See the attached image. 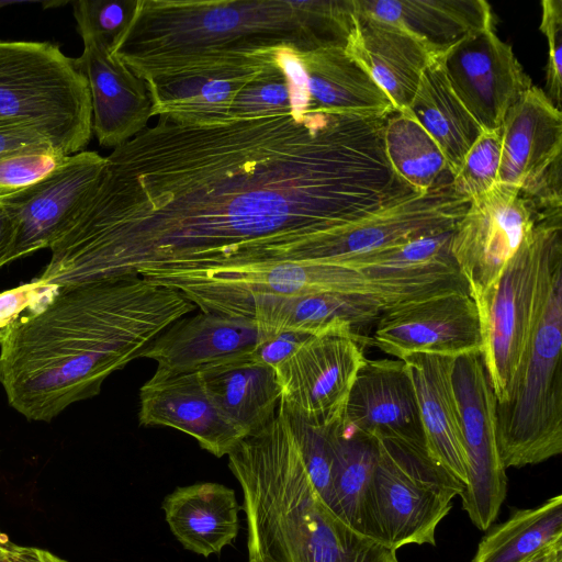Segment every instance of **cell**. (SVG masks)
Returning <instances> with one entry per match:
<instances>
[{
	"label": "cell",
	"mask_w": 562,
	"mask_h": 562,
	"mask_svg": "<svg viewBox=\"0 0 562 562\" xmlns=\"http://www.w3.org/2000/svg\"><path fill=\"white\" fill-rule=\"evenodd\" d=\"M312 337L315 336L301 331H284L262 341L257 346L254 355L263 363L276 368Z\"/></svg>",
	"instance_id": "40"
},
{
	"label": "cell",
	"mask_w": 562,
	"mask_h": 562,
	"mask_svg": "<svg viewBox=\"0 0 562 562\" xmlns=\"http://www.w3.org/2000/svg\"><path fill=\"white\" fill-rule=\"evenodd\" d=\"M384 311L382 301L373 295L324 292L256 296L237 317L254 319L267 339L284 331H301L315 337H347L362 345L371 340L359 334L360 328L378 321Z\"/></svg>",
	"instance_id": "17"
},
{
	"label": "cell",
	"mask_w": 562,
	"mask_h": 562,
	"mask_svg": "<svg viewBox=\"0 0 562 562\" xmlns=\"http://www.w3.org/2000/svg\"><path fill=\"white\" fill-rule=\"evenodd\" d=\"M469 204L451 183L436 187L324 234L310 248L306 261L339 262L451 231Z\"/></svg>",
	"instance_id": "12"
},
{
	"label": "cell",
	"mask_w": 562,
	"mask_h": 562,
	"mask_svg": "<svg viewBox=\"0 0 562 562\" xmlns=\"http://www.w3.org/2000/svg\"><path fill=\"white\" fill-rule=\"evenodd\" d=\"M539 214L518 188L499 182L470 200L453 228L451 252L471 295L497 281L531 236Z\"/></svg>",
	"instance_id": "10"
},
{
	"label": "cell",
	"mask_w": 562,
	"mask_h": 562,
	"mask_svg": "<svg viewBox=\"0 0 562 562\" xmlns=\"http://www.w3.org/2000/svg\"><path fill=\"white\" fill-rule=\"evenodd\" d=\"M400 360L415 389L429 457L465 485L467 460L452 382L456 358L415 352Z\"/></svg>",
	"instance_id": "23"
},
{
	"label": "cell",
	"mask_w": 562,
	"mask_h": 562,
	"mask_svg": "<svg viewBox=\"0 0 562 562\" xmlns=\"http://www.w3.org/2000/svg\"><path fill=\"white\" fill-rule=\"evenodd\" d=\"M243 494L248 562H398L338 518L306 472L283 413L227 454Z\"/></svg>",
	"instance_id": "4"
},
{
	"label": "cell",
	"mask_w": 562,
	"mask_h": 562,
	"mask_svg": "<svg viewBox=\"0 0 562 562\" xmlns=\"http://www.w3.org/2000/svg\"><path fill=\"white\" fill-rule=\"evenodd\" d=\"M266 339L251 318L200 311L169 325L142 357L155 360L158 371L189 373L231 357L251 353Z\"/></svg>",
	"instance_id": "20"
},
{
	"label": "cell",
	"mask_w": 562,
	"mask_h": 562,
	"mask_svg": "<svg viewBox=\"0 0 562 562\" xmlns=\"http://www.w3.org/2000/svg\"><path fill=\"white\" fill-rule=\"evenodd\" d=\"M105 164L97 151L66 156L40 181L0 202L15 225L13 260L50 248L88 204Z\"/></svg>",
	"instance_id": "13"
},
{
	"label": "cell",
	"mask_w": 562,
	"mask_h": 562,
	"mask_svg": "<svg viewBox=\"0 0 562 562\" xmlns=\"http://www.w3.org/2000/svg\"><path fill=\"white\" fill-rule=\"evenodd\" d=\"M169 528L184 549L203 557L220 553L237 537L235 491L220 483L177 487L162 502Z\"/></svg>",
	"instance_id": "28"
},
{
	"label": "cell",
	"mask_w": 562,
	"mask_h": 562,
	"mask_svg": "<svg viewBox=\"0 0 562 562\" xmlns=\"http://www.w3.org/2000/svg\"><path fill=\"white\" fill-rule=\"evenodd\" d=\"M54 289L40 280L0 292V329L34 305L43 295Z\"/></svg>",
	"instance_id": "39"
},
{
	"label": "cell",
	"mask_w": 562,
	"mask_h": 562,
	"mask_svg": "<svg viewBox=\"0 0 562 562\" xmlns=\"http://www.w3.org/2000/svg\"><path fill=\"white\" fill-rule=\"evenodd\" d=\"M442 151L451 176L482 133L481 126L452 91L439 57L425 69L408 110Z\"/></svg>",
	"instance_id": "29"
},
{
	"label": "cell",
	"mask_w": 562,
	"mask_h": 562,
	"mask_svg": "<svg viewBox=\"0 0 562 562\" xmlns=\"http://www.w3.org/2000/svg\"><path fill=\"white\" fill-rule=\"evenodd\" d=\"M137 0H79L72 3L80 36H95L110 45L123 33Z\"/></svg>",
	"instance_id": "35"
},
{
	"label": "cell",
	"mask_w": 562,
	"mask_h": 562,
	"mask_svg": "<svg viewBox=\"0 0 562 562\" xmlns=\"http://www.w3.org/2000/svg\"><path fill=\"white\" fill-rule=\"evenodd\" d=\"M11 543L8 536L0 530V551L8 549Z\"/></svg>",
	"instance_id": "45"
},
{
	"label": "cell",
	"mask_w": 562,
	"mask_h": 562,
	"mask_svg": "<svg viewBox=\"0 0 562 562\" xmlns=\"http://www.w3.org/2000/svg\"><path fill=\"white\" fill-rule=\"evenodd\" d=\"M342 419L378 440H397L426 449L415 389L402 360L366 359Z\"/></svg>",
	"instance_id": "19"
},
{
	"label": "cell",
	"mask_w": 562,
	"mask_h": 562,
	"mask_svg": "<svg viewBox=\"0 0 562 562\" xmlns=\"http://www.w3.org/2000/svg\"><path fill=\"white\" fill-rule=\"evenodd\" d=\"M331 451V492L328 508L364 535V504L379 454L378 439L342 418L327 428Z\"/></svg>",
	"instance_id": "30"
},
{
	"label": "cell",
	"mask_w": 562,
	"mask_h": 562,
	"mask_svg": "<svg viewBox=\"0 0 562 562\" xmlns=\"http://www.w3.org/2000/svg\"><path fill=\"white\" fill-rule=\"evenodd\" d=\"M539 30L546 36L549 55L546 66V95L561 111L562 90V0L541 1Z\"/></svg>",
	"instance_id": "38"
},
{
	"label": "cell",
	"mask_w": 562,
	"mask_h": 562,
	"mask_svg": "<svg viewBox=\"0 0 562 562\" xmlns=\"http://www.w3.org/2000/svg\"><path fill=\"white\" fill-rule=\"evenodd\" d=\"M291 110L289 88L278 66L249 82L234 99L231 117H254Z\"/></svg>",
	"instance_id": "36"
},
{
	"label": "cell",
	"mask_w": 562,
	"mask_h": 562,
	"mask_svg": "<svg viewBox=\"0 0 562 562\" xmlns=\"http://www.w3.org/2000/svg\"><path fill=\"white\" fill-rule=\"evenodd\" d=\"M0 121L34 130L66 156L82 151L92 106L76 58L49 42L0 41Z\"/></svg>",
	"instance_id": "7"
},
{
	"label": "cell",
	"mask_w": 562,
	"mask_h": 562,
	"mask_svg": "<svg viewBox=\"0 0 562 562\" xmlns=\"http://www.w3.org/2000/svg\"><path fill=\"white\" fill-rule=\"evenodd\" d=\"M439 59L452 91L483 131L499 130L509 109L532 86L494 24Z\"/></svg>",
	"instance_id": "14"
},
{
	"label": "cell",
	"mask_w": 562,
	"mask_h": 562,
	"mask_svg": "<svg viewBox=\"0 0 562 562\" xmlns=\"http://www.w3.org/2000/svg\"><path fill=\"white\" fill-rule=\"evenodd\" d=\"M76 64L85 75L92 106V131L104 147H117L146 128L153 103L146 83L95 36H81Z\"/></svg>",
	"instance_id": "18"
},
{
	"label": "cell",
	"mask_w": 562,
	"mask_h": 562,
	"mask_svg": "<svg viewBox=\"0 0 562 562\" xmlns=\"http://www.w3.org/2000/svg\"><path fill=\"white\" fill-rule=\"evenodd\" d=\"M562 258L550 272L530 348L509 398L497 403L503 465L542 463L562 452Z\"/></svg>",
	"instance_id": "6"
},
{
	"label": "cell",
	"mask_w": 562,
	"mask_h": 562,
	"mask_svg": "<svg viewBox=\"0 0 562 562\" xmlns=\"http://www.w3.org/2000/svg\"><path fill=\"white\" fill-rule=\"evenodd\" d=\"M10 562H67L47 550L22 547L12 543L9 550Z\"/></svg>",
	"instance_id": "43"
},
{
	"label": "cell",
	"mask_w": 562,
	"mask_h": 562,
	"mask_svg": "<svg viewBox=\"0 0 562 562\" xmlns=\"http://www.w3.org/2000/svg\"><path fill=\"white\" fill-rule=\"evenodd\" d=\"M65 158L66 155L52 146L0 154V202L40 181Z\"/></svg>",
	"instance_id": "34"
},
{
	"label": "cell",
	"mask_w": 562,
	"mask_h": 562,
	"mask_svg": "<svg viewBox=\"0 0 562 562\" xmlns=\"http://www.w3.org/2000/svg\"><path fill=\"white\" fill-rule=\"evenodd\" d=\"M10 547L8 549H4V550L0 551V562H10L9 561V550H10Z\"/></svg>",
	"instance_id": "46"
},
{
	"label": "cell",
	"mask_w": 562,
	"mask_h": 562,
	"mask_svg": "<svg viewBox=\"0 0 562 562\" xmlns=\"http://www.w3.org/2000/svg\"><path fill=\"white\" fill-rule=\"evenodd\" d=\"M195 308L143 277L54 289L43 305L0 329V384L8 403L29 420H53L98 395L108 376Z\"/></svg>",
	"instance_id": "2"
},
{
	"label": "cell",
	"mask_w": 562,
	"mask_h": 562,
	"mask_svg": "<svg viewBox=\"0 0 562 562\" xmlns=\"http://www.w3.org/2000/svg\"><path fill=\"white\" fill-rule=\"evenodd\" d=\"M280 412L288 419L312 484L328 506L331 492L333 460L327 428L311 426L282 411Z\"/></svg>",
	"instance_id": "37"
},
{
	"label": "cell",
	"mask_w": 562,
	"mask_h": 562,
	"mask_svg": "<svg viewBox=\"0 0 562 562\" xmlns=\"http://www.w3.org/2000/svg\"><path fill=\"white\" fill-rule=\"evenodd\" d=\"M364 504V535L397 551L436 544V528L464 484L426 449L382 439Z\"/></svg>",
	"instance_id": "8"
},
{
	"label": "cell",
	"mask_w": 562,
	"mask_h": 562,
	"mask_svg": "<svg viewBox=\"0 0 562 562\" xmlns=\"http://www.w3.org/2000/svg\"><path fill=\"white\" fill-rule=\"evenodd\" d=\"M138 420L142 426L178 429L217 458L227 456L247 436L217 407L198 372L156 370L139 389Z\"/></svg>",
	"instance_id": "16"
},
{
	"label": "cell",
	"mask_w": 562,
	"mask_h": 562,
	"mask_svg": "<svg viewBox=\"0 0 562 562\" xmlns=\"http://www.w3.org/2000/svg\"><path fill=\"white\" fill-rule=\"evenodd\" d=\"M15 225L12 216L0 203V269L13 261Z\"/></svg>",
	"instance_id": "42"
},
{
	"label": "cell",
	"mask_w": 562,
	"mask_h": 562,
	"mask_svg": "<svg viewBox=\"0 0 562 562\" xmlns=\"http://www.w3.org/2000/svg\"><path fill=\"white\" fill-rule=\"evenodd\" d=\"M562 258V209L539 214L531 236L497 281L472 294L481 353L497 403L506 402L530 348L554 263Z\"/></svg>",
	"instance_id": "5"
},
{
	"label": "cell",
	"mask_w": 562,
	"mask_h": 562,
	"mask_svg": "<svg viewBox=\"0 0 562 562\" xmlns=\"http://www.w3.org/2000/svg\"><path fill=\"white\" fill-rule=\"evenodd\" d=\"M488 529L472 562H525L562 541V495L533 508L516 509L507 520Z\"/></svg>",
	"instance_id": "31"
},
{
	"label": "cell",
	"mask_w": 562,
	"mask_h": 562,
	"mask_svg": "<svg viewBox=\"0 0 562 562\" xmlns=\"http://www.w3.org/2000/svg\"><path fill=\"white\" fill-rule=\"evenodd\" d=\"M501 139L498 182L526 193L562 159V113L531 86L507 112Z\"/></svg>",
	"instance_id": "22"
},
{
	"label": "cell",
	"mask_w": 562,
	"mask_h": 562,
	"mask_svg": "<svg viewBox=\"0 0 562 562\" xmlns=\"http://www.w3.org/2000/svg\"><path fill=\"white\" fill-rule=\"evenodd\" d=\"M196 372L217 407L246 435L261 429L277 415L281 390L276 370L254 352L221 360Z\"/></svg>",
	"instance_id": "27"
},
{
	"label": "cell",
	"mask_w": 562,
	"mask_h": 562,
	"mask_svg": "<svg viewBox=\"0 0 562 562\" xmlns=\"http://www.w3.org/2000/svg\"><path fill=\"white\" fill-rule=\"evenodd\" d=\"M306 74L310 109L359 117L396 112L389 94L346 48L296 53Z\"/></svg>",
	"instance_id": "26"
},
{
	"label": "cell",
	"mask_w": 562,
	"mask_h": 562,
	"mask_svg": "<svg viewBox=\"0 0 562 562\" xmlns=\"http://www.w3.org/2000/svg\"><path fill=\"white\" fill-rule=\"evenodd\" d=\"M384 146L394 172L417 193L451 183L442 151L412 115L395 112L387 116Z\"/></svg>",
	"instance_id": "32"
},
{
	"label": "cell",
	"mask_w": 562,
	"mask_h": 562,
	"mask_svg": "<svg viewBox=\"0 0 562 562\" xmlns=\"http://www.w3.org/2000/svg\"><path fill=\"white\" fill-rule=\"evenodd\" d=\"M355 7L406 31L434 57L493 25L491 5L484 0H355Z\"/></svg>",
	"instance_id": "25"
},
{
	"label": "cell",
	"mask_w": 562,
	"mask_h": 562,
	"mask_svg": "<svg viewBox=\"0 0 562 562\" xmlns=\"http://www.w3.org/2000/svg\"><path fill=\"white\" fill-rule=\"evenodd\" d=\"M347 52L389 94L396 112L405 113L434 57L406 31L356 11Z\"/></svg>",
	"instance_id": "24"
},
{
	"label": "cell",
	"mask_w": 562,
	"mask_h": 562,
	"mask_svg": "<svg viewBox=\"0 0 562 562\" xmlns=\"http://www.w3.org/2000/svg\"><path fill=\"white\" fill-rule=\"evenodd\" d=\"M371 344L398 360L415 352L458 358L481 351L475 302L470 293L451 292L385 310Z\"/></svg>",
	"instance_id": "15"
},
{
	"label": "cell",
	"mask_w": 562,
	"mask_h": 562,
	"mask_svg": "<svg viewBox=\"0 0 562 562\" xmlns=\"http://www.w3.org/2000/svg\"><path fill=\"white\" fill-rule=\"evenodd\" d=\"M501 154V128L482 131L452 176L454 192L471 200L490 191L498 183Z\"/></svg>",
	"instance_id": "33"
},
{
	"label": "cell",
	"mask_w": 562,
	"mask_h": 562,
	"mask_svg": "<svg viewBox=\"0 0 562 562\" xmlns=\"http://www.w3.org/2000/svg\"><path fill=\"white\" fill-rule=\"evenodd\" d=\"M47 146L54 147L34 130L20 124L0 121V154L23 148Z\"/></svg>",
	"instance_id": "41"
},
{
	"label": "cell",
	"mask_w": 562,
	"mask_h": 562,
	"mask_svg": "<svg viewBox=\"0 0 562 562\" xmlns=\"http://www.w3.org/2000/svg\"><path fill=\"white\" fill-rule=\"evenodd\" d=\"M525 562H562V541L548 546Z\"/></svg>",
	"instance_id": "44"
},
{
	"label": "cell",
	"mask_w": 562,
	"mask_h": 562,
	"mask_svg": "<svg viewBox=\"0 0 562 562\" xmlns=\"http://www.w3.org/2000/svg\"><path fill=\"white\" fill-rule=\"evenodd\" d=\"M386 119L311 109L211 123L160 115L106 157L38 279L60 288L304 261L324 234L417 194L387 159Z\"/></svg>",
	"instance_id": "1"
},
{
	"label": "cell",
	"mask_w": 562,
	"mask_h": 562,
	"mask_svg": "<svg viewBox=\"0 0 562 562\" xmlns=\"http://www.w3.org/2000/svg\"><path fill=\"white\" fill-rule=\"evenodd\" d=\"M355 24V0H137L111 54L146 81L279 48H346Z\"/></svg>",
	"instance_id": "3"
},
{
	"label": "cell",
	"mask_w": 562,
	"mask_h": 562,
	"mask_svg": "<svg viewBox=\"0 0 562 562\" xmlns=\"http://www.w3.org/2000/svg\"><path fill=\"white\" fill-rule=\"evenodd\" d=\"M366 358L353 339L312 337L274 370L279 411L317 428L339 422Z\"/></svg>",
	"instance_id": "11"
},
{
	"label": "cell",
	"mask_w": 562,
	"mask_h": 562,
	"mask_svg": "<svg viewBox=\"0 0 562 562\" xmlns=\"http://www.w3.org/2000/svg\"><path fill=\"white\" fill-rule=\"evenodd\" d=\"M276 66L277 56H273L148 79L145 83L153 115L181 123L226 120L231 117L232 103L243 88Z\"/></svg>",
	"instance_id": "21"
},
{
	"label": "cell",
	"mask_w": 562,
	"mask_h": 562,
	"mask_svg": "<svg viewBox=\"0 0 562 562\" xmlns=\"http://www.w3.org/2000/svg\"><path fill=\"white\" fill-rule=\"evenodd\" d=\"M452 382L460 414L467 483L462 507L473 525L488 530L507 491L497 439V400L481 351L456 358Z\"/></svg>",
	"instance_id": "9"
}]
</instances>
